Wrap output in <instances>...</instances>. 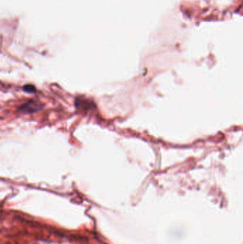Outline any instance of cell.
Returning <instances> with one entry per match:
<instances>
[{"mask_svg":"<svg viewBox=\"0 0 243 244\" xmlns=\"http://www.w3.org/2000/svg\"><path fill=\"white\" fill-rule=\"evenodd\" d=\"M23 90L27 93H35L36 92V88L32 84H26L23 86Z\"/></svg>","mask_w":243,"mask_h":244,"instance_id":"obj_3","label":"cell"},{"mask_svg":"<svg viewBox=\"0 0 243 244\" xmlns=\"http://www.w3.org/2000/svg\"><path fill=\"white\" fill-rule=\"evenodd\" d=\"M42 108V106L39 104H38L36 101H34V100H29L26 104H23L22 106L19 107V109L24 113L32 114V113L40 111Z\"/></svg>","mask_w":243,"mask_h":244,"instance_id":"obj_2","label":"cell"},{"mask_svg":"<svg viewBox=\"0 0 243 244\" xmlns=\"http://www.w3.org/2000/svg\"><path fill=\"white\" fill-rule=\"evenodd\" d=\"M75 106L78 109L83 111H89L96 108V104L93 101L83 97H78L75 100Z\"/></svg>","mask_w":243,"mask_h":244,"instance_id":"obj_1","label":"cell"}]
</instances>
